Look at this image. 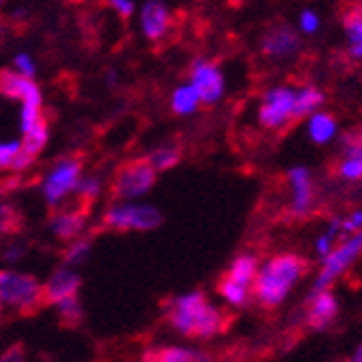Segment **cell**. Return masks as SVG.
Returning a JSON list of instances; mask_svg holds the SVG:
<instances>
[{
    "mask_svg": "<svg viewBox=\"0 0 362 362\" xmlns=\"http://www.w3.org/2000/svg\"><path fill=\"white\" fill-rule=\"evenodd\" d=\"M165 317L172 330H176L180 337L197 341L215 339L226 325L221 310L209 302L202 291H187L172 298Z\"/></svg>",
    "mask_w": 362,
    "mask_h": 362,
    "instance_id": "obj_1",
    "label": "cell"
},
{
    "mask_svg": "<svg viewBox=\"0 0 362 362\" xmlns=\"http://www.w3.org/2000/svg\"><path fill=\"white\" fill-rule=\"evenodd\" d=\"M308 265L300 254H276L262 265H258L256 278L252 282V295L265 308H278L304 278Z\"/></svg>",
    "mask_w": 362,
    "mask_h": 362,
    "instance_id": "obj_2",
    "label": "cell"
},
{
    "mask_svg": "<svg viewBox=\"0 0 362 362\" xmlns=\"http://www.w3.org/2000/svg\"><path fill=\"white\" fill-rule=\"evenodd\" d=\"M160 223L163 213L139 200H115L103 215V226L113 233H150Z\"/></svg>",
    "mask_w": 362,
    "mask_h": 362,
    "instance_id": "obj_3",
    "label": "cell"
},
{
    "mask_svg": "<svg viewBox=\"0 0 362 362\" xmlns=\"http://www.w3.org/2000/svg\"><path fill=\"white\" fill-rule=\"evenodd\" d=\"M44 304L42 282L18 269H0V308L16 313H33Z\"/></svg>",
    "mask_w": 362,
    "mask_h": 362,
    "instance_id": "obj_4",
    "label": "cell"
},
{
    "mask_svg": "<svg viewBox=\"0 0 362 362\" xmlns=\"http://www.w3.org/2000/svg\"><path fill=\"white\" fill-rule=\"evenodd\" d=\"M362 254V228L351 235H345L339 245L332 247V252L321 258V272L317 274L310 293L330 288L337 278H341Z\"/></svg>",
    "mask_w": 362,
    "mask_h": 362,
    "instance_id": "obj_5",
    "label": "cell"
},
{
    "mask_svg": "<svg viewBox=\"0 0 362 362\" xmlns=\"http://www.w3.org/2000/svg\"><path fill=\"white\" fill-rule=\"evenodd\" d=\"M81 176H83V160L78 156L59 158L42 180L44 202L50 209H59L70 195H74Z\"/></svg>",
    "mask_w": 362,
    "mask_h": 362,
    "instance_id": "obj_6",
    "label": "cell"
},
{
    "mask_svg": "<svg viewBox=\"0 0 362 362\" xmlns=\"http://www.w3.org/2000/svg\"><path fill=\"white\" fill-rule=\"evenodd\" d=\"M156 185V170L144 158L124 163L111 182L113 200H141Z\"/></svg>",
    "mask_w": 362,
    "mask_h": 362,
    "instance_id": "obj_7",
    "label": "cell"
},
{
    "mask_svg": "<svg viewBox=\"0 0 362 362\" xmlns=\"http://www.w3.org/2000/svg\"><path fill=\"white\" fill-rule=\"evenodd\" d=\"M295 95L298 87L291 85H276L262 93L258 107V124L267 130H280L293 119L295 111Z\"/></svg>",
    "mask_w": 362,
    "mask_h": 362,
    "instance_id": "obj_8",
    "label": "cell"
},
{
    "mask_svg": "<svg viewBox=\"0 0 362 362\" xmlns=\"http://www.w3.org/2000/svg\"><path fill=\"white\" fill-rule=\"evenodd\" d=\"M189 83L195 87L202 105H219L226 95V74L219 65L211 59L197 57L191 61L189 68Z\"/></svg>",
    "mask_w": 362,
    "mask_h": 362,
    "instance_id": "obj_9",
    "label": "cell"
},
{
    "mask_svg": "<svg viewBox=\"0 0 362 362\" xmlns=\"http://www.w3.org/2000/svg\"><path fill=\"white\" fill-rule=\"evenodd\" d=\"M302 48L300 30H295L291 24H274L260 37V52L267 59L286 61L293 59Z\"/></svg>",
    "mask_w": 362,
    "mask_h": 362,
    "instance_id": "obj_10",
    "label": "cell"
},
{
    "mask_svg": "<svg viewBox=\"0 0 362 362\" xmlns=\"http://www.w3.org/2000/svg\"><path fill=\"white\" fill-rule=\"evenodd\" d=\"M139 28L141 35L156 44L168 37L172 30V11L163 0H146L139 9Z\"/></svg>",
    "mask_w": 362,
    "mask_h": 362,
    "instance_id": "obj_11",
    "label": "cell"
},
{
    "mask_svg": "<svg viewBox=\"0 0 362 362\" xmlns=\"http://www.w3.org/2000/svg\"><path fill=\"white\" fill-rule=\"evenodd\" d=\"M291 187V211L295 217H306L315 204V182L313 174L304 165H295L286 174Z\"/></svg>",
    "mask_w": 362,
    "mask_h": 362,
    "instance_id": "obj_12",
    "label": "cell"
},
{
    "mask_svg": "<svg viewBox=\"0 0 362 362\" xmlns=\"http://www.w3.org/2000/svg\"><path fill=\"white\" fill-rule=\"evenodd\" d=\"M81 284H83V280H81L76 267L63 265V267L54 269L48 276V280L42 284V288H44V304L54 306L57 302H61L65 298L78 295L81 293Z\"/></svg>",
    "mask_w": 362,
    "mask_h": 362,
    "instance_id": "obj_13",
    "label": "cell"
},
{
    "mask_svg": "<svg viewBox=\"0 0 362 362\" xmlns=\"http://www.w3.org/2000/svg\"><path fill=\"white\" fill-rule=\"evenodd\" d=\"M0 93L5 98H11V100H18V103L44 105V93H42V87L35 83V78L22 76L16 70L0 72Z\"/></svg>",
    "mask_w": 362,
    "mask_h": 362,
    "instance_id": "obj_14",
    "label": "cell"
},
{
    "mask_svg": "<svg viewBox=\"0 0 362 362\" xmlns=\"http://www.w3.org/2000/svg\"><path fill=\"white\" fill-rule=\"evenodd\" d=\"M87 228V209H54L48 219L50 235L63 243H68L83 235Z\"/></svg>",
    "mask_w": 362,
    "mask_h": 362,
    "instance_id": "obj_15",
    "label": "cell"
},
{
    "mask_svg": "<svg viewBox=\"0 0 362 362\" xmlns=\"http://www.w3.org/2000/svg\"><path fill=\"white\" fill-rule=\"evenodd\" d=\"M339 315V300L330 288L310 293V308H308V325L315 332H325Z\"/></svg>",
    "mask_w": 362,
    "mask_h": 362,
    "instance_id": "obj_16",
    "label": "cell"
},
{
    "mask_svg": "<svg viewBox=\"0 0 362 362\" xmlns=\"http://www.w3.org/2000/svg\"><path fill=\"white\" fill-rule=\"evenodd\" d=\"M141 358L148 362H206L211 356L191 345H163L148 349Z\"/></svg>",
    "mask_w": 362,
    "mask_h": 362,
    "instance_id": "obj_17",
    "label": "cell"
},
{
    "mask_svg": "<svg viewBox=\"0 0 362 362\" xmlns=\"http://www.w3.org/2000/svg\"><path fill=\"white\" fill-rule=\"evenodd\" d=\"M306 130L308 137L317 144V146H325L337 139L339 135V122L334 119V115H330L327 111H315L306 117Z\"/></svg>",
    "mask_w": 362,
    "mask_h": 362,
    "instance_id": "obj_18",
    "label": "cell"
},
{
    "mask_svg": "<svg viewBox=\"0 0 362 362\" xmlns=\"http://www.w3.org/2000/svg\"><path fill=\"white\" fill-rule=\"evenodd\" d=\"M202 107V100L200 95H197L195 87L187 81L178 87H174L172 95H170V109L174 115H180V117H189L193 113H197V109Z\"/></svg>",
    "mask_w": 362,
    "mask_h": 362,
    "instance_id": "obj_19",
    "label": "cell"
},
{
    "mask_svg": "<svg viewBox=\"0 0 362 362\" xmlns=\"http://www.w3.org/2000/svg\"><path fill=\"white\" fill-rule=\"evenodd\" d=\"M325 105V93L315 87V85H306L298 89V95H295V111H293V119H302L308 117L310 113L319 111Z\"/></svg>",
    "mask_w": 362,
    "mask_h": 362,
    "instance_id": "obj_20",
    "label": "cell"
},
{
    "mask_svg": "<svg viewBox=\"0 0 362 362\" xmlns=\"http://www.w3.org/2000/svg\"><path fill=\"white\" fill-rule=\"evenodd\" d=\"M343 28L349 42V57L362 61V7H351L345 13Z\"/></svg>",
    "mask_w": 362,
    "mask_h": 362,
    "instance_id": "obj_21",
    "label": "cell"
},
{
    "mask_svg": "<svg viewBox=\"0 0 362 362\" xmlns=\"http://www.w3.org/2000/svg\"><path fill=\"white\" fill-rule=\"evenodd\" d=\"M258 258L254 254H239L233 262H230V269L226 274V278L235 280V282H241L245 286H252L254 278H256V272H258Z\"/></svg>",
    "mask_w": 362,
    "mask_h": 362,
    "instance_id": "obj_22",
    "label": "cell"
},
{
    "mask_svg": "<svg viewBox=\"0 0 362 362\" xmlns=\"http://www.w3.org/2000/svg\"><path fill=\"white\" fill-rule=\"evenodd\" d=\"M20 139H22V150H24V154H28L33 160H35V156L46 148V144H48V139H50L48 122L42 119L40 124H35L33 128H28L26 133H22Z\"/></svg>",
    "mask_w": 362,
    "mask_h": 362,
    "instance_id": "obj_23",
    "label": "cell"
},
{
    "mask_svg": "<svg viewBox=\"0 0 362 362\" xmlns=\"http://www.w3.org/2000/svg\"><path fill=\"white\" fill-rule=\"evenodd\" d=\"M219 295H221V300L228 304V306H233V308H241L250 302L252 298V286H245L241 282H235V280H230V278H221L219 280Z\"/></svg>",
    "mask_w": 362,
    "mask_h": 362,
    "instance_id": "obj_24",
    "label": "cell"
},
{
    "mask_svg": "<svg viewBox=\"0 0 362 362\" xmlns=\"http://www.w3.org/2000/svg\"><path fill=\"white\" fill-rule=\"evenodd\" d=\"M146 160L156 170V174L158 172H170L182 160V152H180L178 146H158L152 152H148Z\"/></svg>",
    "mask_w": 362,
    "mask_h": 362,
    "instance_id": "obj_25",
    "label": "cell"
},
{
    "mask_svg": "<svg viewBox=\"0 0 362 362\" xmlns=\"http://www.w3.org/2000/svg\"><path fill=\"white\" fill-rule=\"evenodd\" d=\"M93 243L87 237H76L72 241H68V247L63 250V265L68 267H81L83 262H87V258L91 256Z\"/></svg>",
    "mask_w": 362,
    "mask_h": 362,
    "instance_id": "obj_26",
    "label": "cell"
},
{
    "mask_svg": "<svg viewBox=\"0 0 362 362\" xmlns=\"http://www.w3.org/2000/svg\"><path fill=\"white\" fill-rule=\"evenodd\" d=\"M103 189H105V182H103L100 176H98V174H83L78 185H76L74 195L83 204H91L103 195Z\"/></svg>",
    "mask_w": 362,
    "mask_h": 362,
    "instance_id": "obj_27",
    "label": "cell"
},
{
    "mask_svg": "<svg viewBox=\"0 0 362 362\" xmlns=\"http://www.w3.org/2000/svg\"><path fill=\"white\" fill-rule=\"evenodd\" d=\"M54 308H57V315L61 317V321L68 325H76L83 319V304H81L78 295H72V298H65V300L57 302Z\"/></svg>",
    "mask_w": 362,
    "mask_h": 362,
    "instance_id": "obj_28",
    "label": "cell"
},
{
    "mask_svg": "<svg viewBox=\"0 0 362 362\" xmlns=\"http://www.w3.org/2000/svg\"><path fill=\"white\" fill-rule=\"evenodd\" d=\"M22 152V139H7L0 141V172L3 170H13L16 158Z\"/></svg>",
    "mask_w": 362,
    "mask_h": 362,
    "instance_id": "obj_29",
    "label": "cell"
},
{
    "mask_svg": "<svg viewBox=\"0 0 362 362\" xmlns=\"http://www.w3.org/2000/svg\"><path fill=\"white\" fill-rule=\"evenodd\" d=\"M20 228V213L11 204H0V237L13 235Z\"/></svg>",
    "mask_w": 362,
    "mask_h": 362,
    "instance_id": "obj_30",
    "label": "cell"
},
{
    "mask_svg": "<svg viewBox=\"0 0 362 362\" xmlns=\"http://www.w3.org/2000/svg\"><path fill=\"white\" fill-rule=\"evenodd\" d=\"M339 176L343 180H349V182L362 180V158L345 154V158L341 160V165H339Z\"/></svg>",
    "mask_w": 362,
    "mask_h": 362,
    "instance_id": "obj_31",
    "label": "cell"
},
{
    "mask_svg": "<svg viewBox=\"0 0 362 362\" xmlns=\"http://www.w3.org/2000/svg\"><path fill=\"white\" fill-rule=\"evenodd\" d=\"M321 28V16L315 9H304L298 16V30L302 35H317Z\"/></svg>",
    "mask_w": 362,
    "mask_h": 362,
    "instance_id": "obj_32",
    "label": "cell"
},
{
    "mask_svg": "<svg viewBox=\"0 0 362 362\" xmlns=\"http://www.w3.org/2000/svg\"><path fill=\"white\" fill-rule=\"evenodd\" d=\"M13 70L22 76H28V78H35L37 76V63L33 59L28 52H18L13 57Z\"/></svg>",
    "mask_w": 362,
    "mask_h": 362,
    "instance_id": "obj_33",
    "label": "cell"
},
{
    "mask_svg": "<svg viewBox=\"0 0 362 362\" xmlns=\"http://www.w3.org/2000/svg\"><path fill=\"white\" fill-rule=\"evenodd\" d=\"M105 5L109 9H113L122 20H130V18L135 16V11H137L135 0H105Z\"/></svg>",
    "mask_w": 362,
    "mask_h": 362,
    "instance_id": "obj_34",
    "label": "cell"
},
{
    "mask_svg": "<svg viewBox=\"0 0 362 362\" xmlns=\"http://www.w3.org/2000/svg\"><path fill=\"white\" fill-rule=\"evenodd\" d=\"M337 235L334 233H330V230H325V233H321L317 239H315V252H317V256L319 258H323V256H327L332 252V247L337 245Z\"/></svg>",
    "mask_w": 362,
    "mask_h": 362,
    "instance_id": "obj_35",
    "label": "cell"
},
{
    "mask_svg": "<svg viewBox=\"0 0 362 362\" xmlns=\"http://www.w3.org/2000/svg\"><path fill=\"white\" fill-rule=\"evenodd\" d=\"M24 254H26L24 243H9L3 247V252H0V258H3V262H7V265H18V262L24 258Z\"/></svg>",
    "mask_w": 362,
    "mask_h": 362,
    "instance_id": "obj_36",
    "label": "cell"
},
{
    "mask_svg": "<svg viewBox=\"0 0 362 362\" xmlns=\"http://www.w3.org/2000/svg\"><path fill=\"white\" fill-rule=\"evenodd\" d=\"M360 228H362V211H354L345 219L341 217V233H343V237L356 233V230H360Z\"/></svg>",
    "mask_w": 362,
    "mask_h": 362,
    "instance_id": "obj_37",
    "label": "cell"
},
{
    "mask_svg": "<svg viewBox=\"0 0 362 362\" xmlns=\"http://www.w3.org/2000/svg\"><path fill=\"white\" fill-rule=\"evenodd\" d=\"M345 154L362 158V133L349 135V137L345 139Z\"/></svg>",
    "mask_w": 362,
    "mask_h": 362,
    "instance_id": "obj_38",
    "label": "cell"
},
{
    "mask_svg": "<svg viewBox=\"0 0 362 362\" xmlns=\"http://www.w3.org/2000/svg\"><path fill=\"white\" fill-rule=\"evenodd\" d=\"M9 351L11 354H3V356H0V360H3V362H18V360H24L26 358L22 345H13V347H9Z\"/></svg>",
    "mask_w": 362,
    "mask_h": 362,
    "instance_id": "obj_39",
    "label": "cell"
},
{
    "mask_svg": "<svg viewBox=\"0 0 362 362\" xmlns=\"http://www.w3.org/2000/svg\"><path fill=\"white\" fill-rule=\"evenodd\" d=\"M105 81H107V85H109V87H115V85H117L115 72H113V70H109V72H107V76H105Z\"/></svg>",
    "mask_w": 362,
    "mask_h": 362,
    "instance_id": "obj_40",
    "label": "cell"
},
{
    "mask_svg": "<svg viewBox=\"0 0 362 362\" xmlns=\"http://www.w3.org/2000/svg\"><path fill=\"white\" fill-rule=\"evenodd\" d=\"M28 18V11L26 9H16L13 11V20H26Z\"/></svg>",
    "mask_w": 362,
    "mask_h": 362,
    "instance_id": "obj_41",
    "label": "cell"
},
{
    "mask_svg": "<svg viewBox=\"0 0 362 362\" xmlns=\"http://www.w3.org/2000/svg\"><path fill=\"white\" fill-rule=\"evenodd\" d=\"M351 360H354V362H362V343H360V345L356 347V351L351 354Z\"/></svg>",
    "mask_w": 362,
    "mask_h": 362,
    "instance_id": "obj_42",
    "label": "cell"
},
{
    "mask_svg": "<svg viewBox=\"0 0 362 362\" xmlns=\"http://www.w3.org/2000/svg\"><path fill=\"white\" fill-rule=\"evenodd\" d=\"M5 30H7V24H5L3 20H0V37H3V35H5Z\"/></svg>",
    "mask_w": 362,
    "mask_h": 362,
    "instance_id": "obj_43",
    "label": "cell"
},
{
    "mask_svg": "<svg viewBox=\"0 0 362 362\" xmlns=\"http://www.w3.org/2000/svg\"><path fill=\"white\" fill-rule=\"evenodd\" d=\"M7 5V0H0V7H5Z\"/></svg>",
    "mask_w": 362,
    "mask_h": 362,
    "instance_id": "obj_44",
    "label": "cell"
}]
</instances>
